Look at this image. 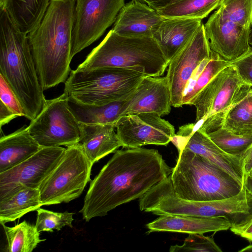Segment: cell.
Listing matches in <instances>:
<instances>
[{
    "instance_id": "1",
    "label": "cell",
    "mask_w": 252,
    "mask_h": 252,
    "mask_svg": "<svg viewBox=\"0 0 252 252\" xmlns=\"http://www.w3.org/2000/svg\"><path fill=\"white\" fill-rule=\"evenodd\" d=\"M172 170L157 150H117L90 181L79 212L86 221L105 216L117 207L141 198Z\"/></svg>"
},
{
    "instance_id": "2",
    "label": "cell",
    "mask_w": 252,
    "mask_h": 252,
    "mask_svg": "<svg viewBox=\"0 0 252 252\" xmlns=\"http://www.w3.org/2000/svg\"><path fill=\"white\" fill-rule=\"evenodd\" d=\"M75 3L76 0H52L37 28L28 34L44 91L65 83L71 71Z\"/></svg>"
},
{
    "instance_id": "3",
    "label": "cell",
    "mask_w": 252,
    "mask_h": 252,
    "mask_svg": "<svg viewBox=\"0 0 252 252\" xmlns=\"http://www.w3.org/2000/svg\"><path fill=\"white\" fill-rule=\"evenodd\" d=\"M0 74L13 90L26 113L34 120L46 99L30 48L22 32L5 9H0Z\"/></svg>"
},
{
    "instance_id": "4",
    "label": "cell",
    "mask_w": 252,
    "mask_h": 252,
    "mask_svg": "<svg viewBox=\"0 0 252 252\" xmlns=\"http://www.w3.org/2000/svg\"><path fill=\"white\" fill-rule=\"evenodd\" d=\"M168 61L152 37H130L111 30L77 69L114 67L136 70L147 76H161Z\"/></svg>"
},
{
    "instance_id": "5",
    "label": "cell",
    "mask_w": 252,
    "mask_h": 252,
    "mask_svg": "<svg viewBox=\"0 0 252 252\" xmlns=\"http://www.w3.org/2000/svg\"><path fill=\"white\" fill-rule=\"evenodd\" d=\"M170 176L176 195L189 200L229 198L244 188L227 173L185 148L179 150L177 163Z\"/></svg>"
},
{
    "instance_id": "6",
    "label": "cell",
    "mask_w": 252,
    "mask_h": 252,
    "mask_svg": "<svg viewBox=\"0 0 252 252\" xmlns=\"http://www.w3.org/2000/svg\"><path fill=\"white\" fill-rule=\"evenodd\" d=\"M143 73L106 67L71 71L64 93L79 102L101 105L127 98L142 79Z\"/></svg>"
},
{
    "instance_id": "7",
    "label": "cell",
    "mask_w": 252,
    "mask_h": 252,
    "mask_svg": "<svg viewBox=\"0 0 252 252\" xmlns=\"http://www.w3.org/2000/svg\"><path fill=\"white\" fill-rule=\"evenodd\" d=\"M251 86L232 63L220 70L189 104L196 108L193 130L208 133L221 127L227 112L247 94Z\"/></svg>"
},
{
    "instance_id": "8",
    "label": "cell",
    "mask_w": 252,
    "mask_h": 252,
    "mask_svg": "<svg viewBox=\"0 0 252 252\" xmlns=\"http://www.w3.org/2000/svg\"><path fill=\"white\" fill-rule=\"evenodd\" d=\"M93 165L80 143L67 146L39 188L42 206L68 203L79 197L91 181Z\"/></svg>"
},
{
    "instance_id": "9",
    "label": "cell",
    "mask_w": 252,
    "mask_h": 252,
    "mask_svg": "<svg viewBox=\"0 0 252 252\" xmlns=\"http://www.w3.org/2000/svg\"><path fill=\"white\" fill-rule=\"evenodd\" d=\"M28 129L41 147H67L80 140V123L70 110L64 93L46 100L43 109L31 121Z\"/></svg>"
},
{
    "instance_id": "10",
    "label": "cell",
    "mask_w": 252,
    "mask_h": 252,
    "mask_svg": "<svg viewBox=\"0 0 252 252\" xmlns=\"http://www.w3.org/2000/svg\"><path fill=\"white\" fill-rule=\"evenodd\" d=\"M125 0H76L71 57L98 39L114 24Z\"/></svg>"
},
{
    "instance_id": "11",
    "label": "cell",
    "mask_w": 252,
    "mask_h": 252,
    "mask_svg": "<svg viewBox=\"0 0 252 252\" xmlns=\"http://www.w3.org/2000/svg\"><path fill=\"white\" fill-rule=\"evenodd\" d=\"M115 127L122 147L126 148L146 145L166 146L175 135L174 126L153 113L124 116L117 122Z\"/></svg>"
},
{
    "instance_id": "12",
    "label": "cell",
    "mask_w": 252,
    "mask_h": 252,
    "mask_svg": "<svg viewBox=\"0 0 252 252\" xmlns=\"http://www.w3.org/2000/svg\"><path fill=\"white\" fill-rule=\"evenodd\" d=\"M212 51L202 23L188 44L169 62L167 77L174 107L183 106L187 84L200 64L211 57Z\"/></svg>"
},
{
    "instance_id": "13",
    "label": "cell",
    "mask_w": 252,
    "mask_h": 252,
    "mask_svg": "<svg viewBox=\"0 0 252 252\" xmlns=\"http://www.w3.org/2000/svg\"><path fill=\"white\" fill-rule=\"evenodd\" d=\"M65 150L61 146L42 147L24 161L0 173V191L18 184L39 189L56 167Z\"/></svg>"
},
{
    "instance_id": "14",
    "label": "cell",
    "mask_w": 252,
    "mask_h": 252,
    "mask_svg": "<svg viewBox=\"0 0 252 252\" xmlns=\"http://www.w3.org/2000/svg\"><path fill=\"white\" fill-rule=\"evenodd\" d=\"M204 29L211 51L223 60L232 62L252 49L249 42L251 29L224 19L214 12Z\"/></svg>"
},
{
    "instance_id": "15",
    "label": "cell",
    "mask_w": 252,
    "mask_h": 252,
    "mask_svg": "<svg viewBox=\"0 0 252 252\" xmlns=\"http://www.w3.org/2000/svg\"><path fill=\"white\" fill-rule=\"evenodd\" d=\"M171 142L176 146L178 151L185 148L203 157L227 173L243 187L242 157L230 155L221 150L206 133L198 129L192 130L185 137L175 134Z\"/></svg>"
},
{
    "instance_id": "16",
    "label": "cell",
    "mask_w": 252,
    "mask_h": 252,
    "mask_svg": "<svg viewBox=\"0 0 252 252\" xmlns=\"http://www.w3.org/2000/svg\"><path fill=\"white\" fill-rule=\"evenodd\" d=\"M171 106V91L166 76H145L129 96L126 114L153 113L161 116L168 114Z\"/></svg>"
},
{
    "instance_id": "17",
    "label": "cell",
    "mask_w": 252,
    "mask_h": 252,
    "mask_svg": "<svg viewBox=\"0 0 252 252\" xmlns=\"http://www.w3.org/2000/svg\"><path fill=\"white\" fill-rule=\"evenodd\" d=\"M164 18L148 4L132 0L119 12L112 29L126 37H152Z\"/></svg>"
},
{
    "instance_id": "18",
    "label": "cell",
    "mask_w": 252,
    "mask_h": 252,
    "mask_svg": "<svg viewBox=\"0 0 252 252\" xmlns=\"http://www.w3.org/2000/svg\"><path fill=\"white\" fill-rule=\"evenodd\" d=\"M202 24L200 19L164 18L153 38L169 62L192 38Z\"/></svg>"
},
{
    "instance_id": "19",
    "label": "cell",
    "mask_w": 252,
    "mask_h": 252,
    "mask_svg": "<svg viewBox=\"0 0 252 252\" xmlns=\"http://www.w3.org/2000/svg\"><path fill=\"white\" fill-rule=\"evenodd\" d=\"M232 222L224 217H197L180 215H160L146 224L152 232L167 231L183 233L204 234L209 232L226 230L233 225Z\"/></svg>"
},
{
    "instance_id": "20",
    "label": "cell",
    "mask_w": 252,
    "mask_h": 252,
    "mask_svg": "<svg viewBox=\"0 0 252 252\" xmlns=\"http://www.w3.org/2000/svg\"><path fill=\"white\" fill-rule=\"evenodd\" d=\"M80 126L79 143L93 165L122 146L115 131V125L80 123Z\"/></svg>"
},
{
    "instance_id": "21",
    "label": "cell",
    "mask_w": 252,
    "mask_h": 252,
    "mask_svg": "<svg viewBox=\"0 0 252 252\" xmlns=\"http://www.w3.org/2000/svg\"><path fill=\"white\" fill-rule=\"evenodd\" d=\"M41 206L39 189L18 184L0 191V223L14 221Z\"/></svg>"
},
{
    "instance_id": "22",
    "label": "cell",
    "mask_w": 252,
    "mask_h": 252,
    "mask_svg": "<svg viewBox=\"0 0 252 252\" xmlns=\"http://www.w3.org/2000/svg\"><path fill=\"white\" fill-rule=\"evenodd\" d=\"M42 147L25 125L0 139V173L6 171L30 158Z\"/></svg>"
},
{
    "instance_id": "23",
    "label": "cell",
    "mask_w": 252,
    "mask_h": 252,
    "mask_svg": "<svg viewBox=\"0 0 252 252\" xmlns=\"http://www.w3.org/2000/svg\"><path fill=\"white\" fill-rule=\"evenodd\" d=\"M128 97L105 105H96L82 103L67 96V102L70 110L79 123L116 126L120 118L126 116Z\"/></svg>"
},
{
    "instance_id": "24",
    "label": "cell",
    "mask_w": 252,
    "mask_h": 252,
    "mask_svg": "<svg viewBox=\"0 0 252 252\" xmlns=\"http://www.w3.org/2000/svg\"><path fill=\"white\" fill-rule=\"evenodd\" d=\"M52 0H7L4 9L18 28L29 34L39 25Z\"/></svg>"
},
{
    "instance_id": "25",
    "label": "cell",
    "mask_w": 252,
    "mask_h": 252,
    "mask_svg": "<svg viewBox=\"0 0 252 252\" xmlns=\"http://www.w3.org/2000/svg\"><path fill=\"white\" fill-rule=\"evenodd\" d=\"M231 63L212 52L209 61L206 59L198 66L186 87L182 105H189L200 91L222 69Z\"/></svg>"
},
{
    "instance_id": "26",
    "label": "cell",
    "mask_w": 252,
    "mask_h": 252,
    "mask_svg": "<svg viewBox=\"0 0 252 252\" xmlns=\"http://www.w3.org/2000/svg\"><path fill=\"white\" fill-rule=\"evenodd\" d=\"M223 0H182L156 11L164 18H183L202 20L218 8Z\"/></svg>"
},
{
    "instance_id": "27",
    "label": "cell",
    "mask_w": 252,
    "mask_h": 252,
    "mask_svg": "<svg viewBox=\"0 0 252 252\" xmlns=\"http://www.w3.org/2000/svg\"><path fill=\"white\" fill-rule=\"evenodd\" d=\"M7 245L6 251L9 252H32L39 243L45 239L40 238L35 225L24 220L13 227L2 224Z\"/></svg>"
},
{
    "instance_id": "28",
    "label": "cell",
    "mask_w": 252,
    "mask_h": 252,
    "mask_svg": "<svg viewBox=\"0 0 252 252\" xmlns=\"http://www.w3.org/2000/svg\"><path fill=\"white\" fill-rule=\"evenodd\" d=\"M239 135H252V86L247 94L227 112L221 127Z\"/></svg>"
},
{
    "instance_id": "29",
    "label": "cell",
    "mask_w": 252,
    "mask_h": 252,
    "mask_svg": "<svg viewBox=\"0 0 252 252\" xmlns=\"http://www.w3.org/2000/svg\"><path fill=\"white\" fill-rule=\"evenodd\" d=\"M211 140L226 153L242 157L252 144V135H239L220 127L207 133Z\"/></svg>"
},
{
    "instance_id": "30",
    "label": "cell",
    "mask_w": 252,
    "mask_h": 252,
    "mask_svg": "<svg viewBox=\"0 0 252 252\" xmlns=\"http://www.w3.org/2000/svg\"><path fill=\"white\" fill-rule=\"evenodd\" d=\"M214 13L246 28L252 27V0H223Z\"/></svg>"
},
{
    "instance_id": "31",
    "label": "cell",
    "mask_w": 252,
    "mask_h": 252,
    "mask_svg": "<svg viewBox=\"0 0 252 252\" xmlns=\"http://www.w3.org/2000/svg\"><path fill=\"white\" fill-rule=\"evenodd\" d=\"M36 211L37 215L35 225L39 232H53L54 229L60 230L65 226L72 227V222L74 220L72 213L55 212L40 208Z\"/></svg>"
},
{
    "instance_id": "32",
    "label": "cell",
    "mask_w": 252,
    "mask_h": 252,
    "mask_svg": "<svg viewBox=\"0 0 252 252\" xmlns=\"http://www.w3.org/2000/svg\"><path fill=\"white\" fill-rule=\"evenodd\" d=\"M170 252H221L222 250L215 243L213 238L203 234L190 233L182 245L171 246Z\"/></svg>"
},
{
    "instance_id": "33",
    "label": "cell",
    "mask_w": 252,
    "mask_h": 252,
    "mask_svg": "<svg viewBox=\"0 0 252 252\" xmlns=\"http://www.w3.org/2000/svg\"><path fill=\"white\" fill-rule=\"evenodd\" d=\"M0 101L17 114L18 117L26 118L25 111L18 97L5 79L0 74Z\"/></svg>"
},
{
    "instance_id": "34",
    "label": "cell",
    "mask_w": 252,
    "mask_h": 252,
    "mask_svg": "<svg viewBox=\"0 0 252 252\" xmlns=\"http://www.w3.org/2000/svg\"><path fill=\"white\" fill-rule=\"evenodd\" d=\"M241 79L252 86V49L246 54L231 62Z\"/></svg>"
},
{
    "instance_id": "35",
    "label": "cell",
    "mask_w": 252,
    "mask_h": 252,
    "mask_svg": "<svg viewBox=\"0 0 252 252\" xmlns=\"http://www.w3.org/2000/svg\"><path fill=\"white\" fill-rule=\"evenodd\" d=\"M230 229L234 234L252 242V215L245 221L232 225Z\"/></svg>"
},
{
    "instance_id": "36",
    "label": "cell",
    "mask_w": 252,
    "mask_h": 252,
    "mask_svg": "<svg viewBox=\"0 0 252 252\" xmlns=\"http://www.w3.org/2000/svg\"><path fill=\"white\" fill-rule=\"evenodd\" d=\"M18 117L17 114L0 101V126L1 128L2 126L8 124Z\"/></svg>"
},
{
    "instance_id": "37",
    "label": "cell",
    "mask_w": 252,
    "mask_h": 252,
    "mask_svg": "<svg viewBox=\"0 0 252 252\" xmlns=\"http://www.w3.org/2000/svg\"><path fill=\"white\" fill-rule=\"evenodd\" d=\"M242 163L245 182L247 177L252 172V144L243 155Z\"/></svg>"
},
{
    "instance_id": "38",
    "label": "cell",
    "mask_w": 252,
    "mask_h": 252,
    "mask_svg": "<svg viewBox=\"0 0 252 252\" xmlns=\"http://www.w3.org/2000/svg\"><path fill=\"white\" fill-rule=\"evenodd\" d=\"M182 0H154L148 5L156 10L167 5Z\"/></svg>"
},
{
    "instance_id": "39",
    "label": "cell",
    "mask_w": 252,
    "mask_h": 252,
    "mask_svg": "<svg viewBox=\"0 0 252 252\" xmlns=\"http://www.w3.org/2000/svg\"><path fill=\"white\" fill-rule=\"evenodd\" d=\"M243 187L249 194L252 195V173L246 178Z\"/></svg>"
},
{
    "instance_id": "40",
    "label": "cell",
    "mask_w": 252,
    "mask_h": 252,
    "mask_svg": "<svg viewBox=\"0 0 252 252\" xmlns=\"http://www.w3.org/2000/svg\"><path fill=\"white\" fill-rule=\"evenodd\" d=\"M239 252H252V245H250L242 250L239 251Z\"/></svg>"
},
{
    "instance_id": "41",
    "label": "cell",
    "mask_w": 252,
    "mask_h": 252,
    "mask_svg": "<svg viewBox=\"0 0 252 252\" xmlns=\"http://www.w3.org/2000/svg\"><path fill=\"white\" fill-rule=\"evenodd\" d=\"M7 0H0V9H4Z\"/></svg>"
},
{
    "instance_id": "42",
    "label": "cell",
    "mask_w": 252,
    "mask_h": 252,
    "mask_svg": "<svg viewBox=\"0 0 252 252\" xmlns=\"http://www.w3.org/2000/svg\"><path fill=\"white\" fill-rule=\"evenodd\" d=\"M136 1H138L139 2H140L143 3H146L147 4H149L150 3L152 2L154 0H134Z\"/></svg>"
},
{
    "instance_id": "43",
    "label": "cell",
    "mask_w": 252,
    "mask_h": 252,
    "mask_svg": "<svg viewBox=\"0 0 252 252\" xmlns=\"http://www.w3.org/2000/svg\"><path fill=\"white\" fill-rule=\"evenodd\" d=\"M249 42L250 45L252 46V29L251 30V32L250 35Z\"/></svg>"
},
{
    "instance_id": "44",
    "label": "cell",
    "mask_w": 252,
    "mask_h": 252,
    "mask_svg": "<svg viewBox=\"0 0 252 252\" xmlns=\"http://www.w3.org/2000/svg\"></svg>"
}]
</instances>
